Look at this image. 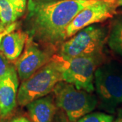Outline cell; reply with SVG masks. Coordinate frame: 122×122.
Returning <instances> with one entry per match:
<instances>
[{
  "label": "cell",
  "mask_w": 122,
  "mask_h": 122,
  "mask_svg": "<svg viewBox=\"0 0 122 122\" xmlns=\"http://www.w3.org/2000/svg\"><path fill=\"white\" fill-rule=\"evenodd\" d=\"M53 57L59 62L62 81L79 90L90 93L94 91V73L102 56L63 57L56 54Z\"/></svg>",
  "instance_id": "5"
},
{
  "label": "cell",
  "mask_w": 122,
  "mask_h": 122,
  "mask_svg": "<svg viewBox=\"0 0 122 122\" xmlns=\"http://www.w3.org/2000/svg\"><path fill=\"white\" fill-rule=\"evenodd\" d=\"M10 122H31L29 121L27 118L25 117H18L14 118Z\"/></svg>",
  "instance_id": "19"
},
{
  "label": "cell",
  "mask_w": 122,
  "mask_h": 122,
  "mask_svg": "<svg viewBox=\"0 0 122 122\" xmlns=\"http://www.w3.org/2000/svg\"><path fill=\"white\" fill-rule=\"evenodd\" d=\"M107 41L109 48L122 58V16L113 20Z\"/></svg>",
  "instance_id": "12"
},
{
  "label": "cell",
  "mask_w": 122,
  "mask_h": 122,
  "mask_svg": "<svg viewBox=\"0 0 122 122\" xmlns=\"http://www.w3.org/2000/svg\"><path fill=\"white\" fill-rule=\"evenodd\" d=\"M18 18L14 5L8 0H0V20L5 27L16 22Z\"/></svg>",
  "instance_id": "13"
},
{
  "label": "cell",
  "mask_w": 122,
  "mask_h": 122,
  "mask_svg": "<svg viewBox=\"0 0 122 122\" xmlns=\"http://www.w3.org/2000/svg\"><path fill=\"white\" fill-rule=\"evenodd\" d=\"M109 31L98 24L79 30L61 44L59 55L63 57L102 56V50Z\"/></svg>",
  "instance_id": "4"
},
{
  "label": "cell",
  "mask_w": 122,
  "mask_h": 122,
  "mask_svg": "<svg viewBox=\"0 0 122 122\" xmlns=\"http://www.w3.org/2000/svg\"><path fill=\"white\" fill-rule=\"evenodd\" d=\"M56 105L51 96H46L26 105L31 122H52Z\"/></svg>",
  "instance_id": "10"
},
{
  "label": "cell",
  "mask_w": 122,
  "mask_h": 122,
  "mask_svg": "<svg viewBox=\"0 0 122 122\" xmlns=\"http://www.w3.org/2000/svg\"><path fill=\"white\" fill-rule=\"evenodd\" d=\"M113 122H122V108L118 109L117 117L114 119Z\"/></svg>",
  "instance_id": "18"
},
{
  "label": "cell",
  "mask_w": 122,
  "mask_h": 122,
  "mask_svg": "<svg viewBox=\"0 0 122 122\" xmlns=\"http://www.w3.org/2000/svg\"></svg>",
  "instance_id": "23"
},
{
  "label": "cell",
  "mask_w": 122,
  "mask_h": 122,
  "mask_svg": "<svg viewBox=\"0 0 122 122\" xmlns=\"http://www.w3.org/2000/svg\"><path fill=\"white\" fill-rule=\"evenodd\" d=\"M55 103L62 109L71 122H75L96 108L98 99L87 92L79 90L73 84L59 81L54 90Z\"/></svg>",
  "instance_id": "6"
},
{
  "label": "cell",
  "mask_w": 122,
  "mask_h": 122,
  "mask_svg": "<svg viewBox=\"0 0 122 122\" xmlns=\"http://www.w3.org/2000/svg\"><path fill=\"white\" fill-rule=\"evenodd\" d=\"M117 7H122V0H117Z\"/></svg>",
  "instance_id": "22"
},
{
  "label": "cell",
  "mask_w": 122,
  "mask_h": 122,
  "mask_svg": "<svg viewBox=\"0 0 122 122\" xmlns=\"http://www.w3.org/2000/svg\"><path fill=\"white\" fill-rule=\"evenodd\" d=\"M16 9L18 17L23 15L26 6V0H8Z\"/></svg>",
  "instance_id": "16"
},
{
  "label": "cell",
  "mask_w": 122,
  "mask_h": 122,
  "mask_svg": "<svg viewBox=\"0 0 122 122\" xmlns=\"http://www.w3.org/2000/svg\"><path fill=\"white\" fill-rule=\"evenodd\" d=\"M113 115L103 112L89 113L75 122H113Z\"/></svg>",
  "instance_id": "14"
},
{
  "label": "cell",
  "mask_w": 122,
  "mask_h": 122,
  "mask_svg": "<svg viewBox=\"0 0 122 122\" xmlns=\"http://www.w3.org/2000/svg\"><path fill=\"white\" fill-rule=\"evenodd\" d=\"M62 81L59 62L54 57L29 78L22 81L18 90L17 102L25 107L30 102L48 95Z\"/></svg>",
  "instance_id": "3"
},
{
  "label": "cell",
  "mask_w": 122,
  "mask_h": 122,
  "mask_svg": "<svg viewBox=\"0 0 122 122\" xmlns=\"http://www.w3.org/2000/svg\"><path fill=\"white\" fill-rule=\"evenodd\" d=\"M28 38L29 35L25 30H13L3 38L0 52L8 61H16L22 54Z\"/></svg>",
  "instance_id": "11"
},
{
  "label": "cell",
  "mask_w": 122,
  "mask_h": 122,
  "mask_svg": "<svg viewBox=\"0 0 122 122\" xmlns=\"http://www.w3.org/2000/svg\"><path fill=\"white\" fill-rule=\"evenodd\" d=\"M35 1H39V2H48V1H59V0H33Z\"/></svg>",
  "instance_id": "21"
},
{
  "label": "cell",
  "mask_w": 122,
  "mask_h": 122,
  "mask_svg": "<svg viewBox=\"0 0 122 122\" xmlns=\"http://www.w3.org/2000/svg\"><path fill=\"white\" fill-rule=\"evenodd\" d=\"M116 3L117 0H98L83 8L67 26L66 39L86 26L113 18L117 14Z\"/></svg>",
  "instance_id": "7"
},
{
  "label": "cell",
  "mask_w": 122,
  "mask_h": 122,
  "mask_svg": "<svg viewBox=\"0 0 122 122\" xmlns=\"http://www.w3.org/2000/svg\"><path fill=\"white\" fill-rule=\"evenodd\" d=\"M13 66L9 63L8 60L0 52V79L4 78L11 71Z\"/></svg>",
  "instance_id": "15"
},
{
  "label": "cell",
  "mask_w": 122,
  "mask_h": 122,
  "mask_svg": "<svg viewBox=\"0 0 122 122\" xmlns=\"http://www.w3.org/2000/svg\"><path fill=\"white\" fill-rule=\"evenodd\" d=\"M52 57V50L41 48L40 44L29 37L25 44V50L15 62V69L20 79L23 81L29 78L47 64Z\"/></svg>",
  "instance_id": "8"
},
{
  "label": "cell",
  "mask_w": 122,
  "mask_h": 122,
  "mask_svg": "<svg viewBox=\"0 0 122 122\" xmlns=\"http://www.w3.org/2000/svg\"><path fill=\"white\" fill-rule=\"evenodd\" d=\"M6 28H7V27H5V26L3 25V24L1 23V20H0V32H2V31L4 30Z\"/></svg>",
  "instance_id": "20"
},
{
  "label": "cell",
  "mask_w": 122,
  "mask_h": 122,
  "mask_svg": "<svg viewBox=\"0 0 122 122\" xmlns=\"http://www.w3.org/2000/svg\"><path fill=\"white\" fill-rule=\"evenodd\" d=\"M98 0H29L25 31L29 37L52 48L66 39V28L77 14Z\"/></svg>",
  "instance_id": "1"
},
{
  "label": "cell",
  "mask_w": 122,
  "mask_h": 122,
  "mask_svg": "<svg viewBox=\"0 0 122 122\" xmlns=\"http://www.w3.org/2000/svg\"><path fill=\"white\" fill-rule=\"evenodd\" d=\"M94 90L100 108L114 113L122 104V65L111 61L99 65L94 73Z\"/></svg>",
  "instance_id": "2"
},
{
  "label": "cell",
  "mask_w": 122,
  "mask_h": 122,
  "mask_svg": "<svg viewBox=\"0 0 122 122\" xmlns=\"http://www.w3.org/2000/svg\"><path fill=\"white\" fill-rule=\"evenodd\" d=\"M18 77L13 66L4 78L0 79V115L5 117L16 107L18 90Z\"/></svg>",
  "instance_id": "9"
},
{
  "label": "cell",
  "mask_w": 122,
  "mask_h": 122,
  "mask_svg": "<svg viewBox=\"0 0 122 122\" xmlns=\"http://www.w3.org/2000/svg\"><path fill=\"white\" fill-rule=\"evenodd\" d=\"M18 27V23L17 22H14L12 25H9L4 30H3L2 32H0V46H1V43L2 41V39L7 34L10 33V32L13 31V30H16Z\"/></svg>",
  "instance_id": "17"
}]
</instances>
